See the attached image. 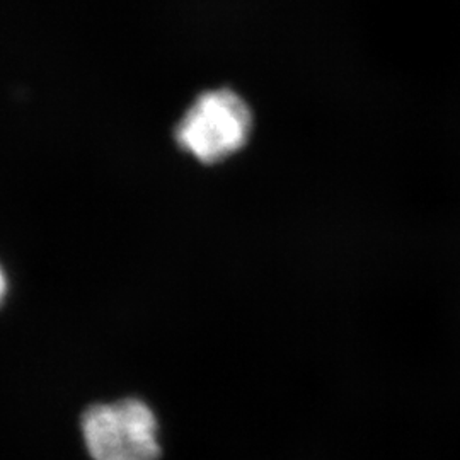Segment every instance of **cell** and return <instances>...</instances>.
I'll list each match as a JSON object with an SVG mask.
<instances>
[{
    "label": "cell",
    "mask_w": 460,
    "mask_h": 460,
    "mask_svg": "<svg viewBox=\"0 0 460 460\" xmlns=\"http://www.w3.org/2000/svg\"><path fill=\"white\" fill-rule=\"evenodd\" d=\"M5 294H7V277H5V273H4V270L0 266V304L4 302Z\"/></svg>",
    "instance_id": "3957f363"
},
{
    "label": "cell",
    "mask_w": 460,
    "mask_h": 460,
    "mask_svg": "<svg viewBox=\"0 0 460 460\" xmlns=\"http://www.w3.org/2000/svg\"><path fill=\"white\" fill-rule=\"evenodd\" d=\"M81 431L93 460H159L163 454L159 420L147 402L137 397L87 408Z\"/></svg>",
    "instance_id": "7a4b0ae2"
},
{
    "label": "cell",
    "mask_w": 460,
    "mask_h": 460,
    "mask_svg": "<svg viewBox=\"0 0 460 460\" xmlns=\"http://www.w3.org/2000/svg\"><path fill=\"white\" fill-rule=\"evenodd\" d=\"M254 116L246 99L229 87L205 91L174 127V142L201 165L227 163L246 147Z\"/></svg>",
    "instance_id": "6da1fadb"
}]
</instances>
